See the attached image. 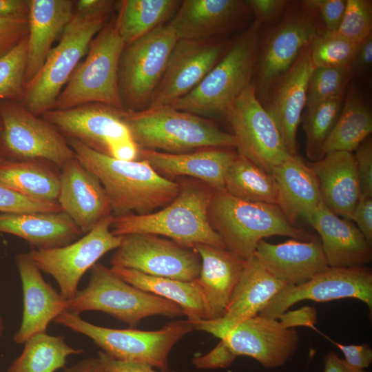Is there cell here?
<instances>
[{
  "label": "cell",
  "instance_id": "obj_15",
  "mask_svg": "<svg viewBox=\"0 0 372 372\" xmlns=\"http://www.w3.org/2000/svg\"><path fill=\"white\" fill-rule=\"evenodd\" d=\"M113 217L103 218L92 230L68 245L51 249H34L29 252L39 269L54 278L65 300L76 295L85 272L103 256L121 245L123 236L111 231Z\"/></svg>",
  "mask_w": 372,
  "mask_h": 372
},
{
  "label": "cell",
  "instance_id": "obj_34",
  "mask_svg": "<svg viewBox=\"0 0 372 372\" xmlns=\"http://www.w3.org/2000/svg\"><path fill=\"white\" fill-rule=\"evenodd\" d=\"M111 269L132 285L176 303L193 324L206 320L203 296L196 280L182 281L156 277L122 267H112Z\"/></svg>",
  "mask_w": 372,
  "mask_h": 372
},
{
  "label": "cell",
  "instance_id": "obj_24",
  "mask_svg": "<svg viewBox=\"0 0 372 372\" xmlns=\"http://www.w3.org/2000/svg\"><path fill=\"white\" fill-rule=\"evenodd\" d=\"M254 255L265 271L289 286L302 285L329 267L320 240L316 238L279 244L262 240Z\"/></svg>",
  "mask_w": 372,
  "mask_h": 372
},
{
  "label": "cell",
  "instance_id": "obj_22",
  "mask_svg": "<svg viewBox=\"0 0 372 372\" xmlns=\"http://www.w3.org/2000/svg\"><path fill=\"white\" fill-rule=\"evenodd\" d=\"M309 45L269 91L271 96L265 107L291 156L298 155L297 131L306 107L308 82L314 68Z\"/></svg>",
  "mask_w": 372,
  "mask_h": 372
},
{
  "label": "cell",
  "instance_id": "obj_31",
  "mask_svg": "<svg viewBox=\"0 0 372 372\" xmlns=\"http://www.w3.org/2000/svg\"><path fill=\"white\" fill-rule=\"evenodd\" d=\"M271 174L278 188L277 207L291 224L307 220L322 202L314 172L298 155L289 156Z\"/></svg>",
  "mask_w": 372,
  "mask_h": 372
},
{
  "label": "cell",
  "instance_id": "obj_9",
  "mask_svg": "<svg viewBox=\"0 0 372 372\" xmlns=\"http://www.w3.org/2000/svg\"><path fill=\"white\" fill-rule=\"evenodd\" d=\"M124 46L116 28V17H112L92 40L85 59L60 92L54 109L99 103L123 110L118 90V68Z\"/></svg>",
  "mask_w": 372,
  "mask_h": 372
},
{
  "label": "cell",
  "instance_id": "obj_47",
  "mask_svg": "<svg viewBox=\"0 0 372 372\" xmlns=\"http://www.w3.org/2000/svg\"><path fill=\"white\" fill-rule=\"evenodd\" d=\"M354 155L361 193L372 196V139L366 138L355 150Z\"/></svg>",
  "mask_w": 372,
  "mask_h": 372
},
{
  "label": "cell",
  "instance_id": "obj_13",
  "mask_svg": "<svg viewBox=\"0 0 372 372\" xmlns=\"http://www.w3.org/2000/svg\"><path fill=\"white\" fill-rule=\"evenodd\" d=\"M225 115L233 130L238 154L264 171L271 174L290 156L252 83L238 95Z\"/></svg>",
  "mask_w": 372,
  "mask_h": 372
},
{
  "label": "cell",
  "instance_id": "obj_11",
  "mask_svg": "<svg viewBox=\"0 0 372 372\" xmlns=\"http://www.w3.org/2000/svg\"><path fill=\"white\" fill-rule=\"evenodd\" d=\"M178 40L172 28L164 24L125 45L118 68V90L124 111L148 107Z\"/></svg>",
  "mask_w": 372,
  "mask_h": 372
},
{
  "label": "cell",
  "instance_id": "obj_37",
  "mask_svg": "<svg viewBox=\"0 0 372 372\" xmlns=\"http://www.w3.org/2000/svg\"><path fill=\"white\" fill-rule=\"evenodd\" d=\"M23 344L21 353L6 372H55L65 368L68 356L84 352L68 344L63 335L46 332L32 335Z\"/></svg>",
  "mask_w": 372,
  "mask_h": 372
},
{
  "label": "cell",
  "instance_id": "obj_3",
  "mask_svg": "<svg viewBox=\"0 0 372 372\" xmlns=\"http://www.w3.org/2000/svg\"><path fill=\"white\" fill-rule=\"evenodd\" d=\"M123 120L138 149L180 154L205 148H236L232 134L203 116L172 106L123 112Z\"/></svg>",
  "mask_w": 372,
  "mask_h": 372
},
{
  "label": "cell",
  "instance_id": "obj_19",
  "mask_svg": "<svg viewBox=\"0 0 372 372\" xmlns=\"http://www.w3.org/2000/svg\"><path fill=\"white\" fill-rule=\"evenodd\" d=\"M236 358L245 355L271 369L283 365L296 351L300 337L276 319L256 315L220 338Z\"/></svg>",
  "mask_w": 372,
  "mask_h": 372
},
{
  "label": "cell",
  "instance_id": "obj_54",
  "mask_svg": "<svg viewBox=\"0 0 372 372\" xmlns=\"http://www.w3.org/2000/svg\"><path fill=\"white\" fill-rule=\"evenodd\" d=\"M30 0H0V18L28 21Z\"/></svg>",
  "mask_w": 372,
  "mask_h": 372
},
{
  "label": "cell",
  "instance_id": "obj_38",
  "mask_svg": "<svg viewBox=\"0 0 372 372\" xmlns=\"http://www.w3.org/2000/svg\"><path fill=\"white\" fill-rule=\"evenodd\" d=\"M225 189L238 198L277 206L278 188L271 174L237 154L225 176Z\"/></svg>",
  "mask_w": 372,
  "mask_h": 372
},
{
  "label": "cell",
  "instance_id": "obj_41",
  "mask_svg": "<svg viewBox=\"0 0 372 372\" xmlns=\"http://www.w3.org/2000/svg\"><path fill=\"white\" fill-rule=\"evenodd\" d=\"M352 77L349 65L313 68L308 82L305 107L343 96Z\"/></svg>",
  "mask_w": 372,
  "mask_h": 372
},
{
  "label": "cell",
  "instance_id": "obj_59",
  "mask_svg": "<svg viewBox=\"0 0 372 372\" xmlns=\"http://www.w3.org/2000/svg\"><path fill=\"white\" fill-rule=\"evenodd\" d=\"M2 128V123H1V121H0V130H1Z\"/></svg>",
  "mask_w": 372,
  "mask_h": 372
},
{
  "label": "cell",
  "instance_id": "obj_8",
  "mask_svg": "<svg viewBox=\"0 0 372 372\" xmlns=\"http://www.w3.org/2000/svg\"><path fill=\"white\" fill-rule=\"evenodd\" d=\"M67 302L69 312L79 315L87 311H101L132 328L149 316L184 315L176 303L132 285L99 262L90 269L86 287Z\"/></svg>",
  "mask_w": 372,
  "mask_h": 372
},
{
  "label": "cell",
  "instance_id": "obj_42",
  "mask_svg": "<svg viewBox=\"0 0 372 372\" xmlns=\"http://www.w3.org/2000/svg\"><path fill=\"white\" fill-rule=\"evenodd\" d=\"M28 37L0 58V99L21 102L25 90Z\"/></svg>",
  "mask_w": 372,
  "mask_h": 372
},
{
  "label": "cell",
  "instance_id": "obj_7",
  "mask_svg": "<svg viewBox=\"0 0 372 372\" xmlns=\"http://www.w3.org/2000/svg\"><path fill=\"white\" fill-rule=\"evenodd\" d=\"M53 321L90 338L102 351L116 360L146 364L161 371H168L169 355L175 344L195 330L188 320L172 321L156 331L112 329L88 322L68 311Z\"/></svg>",
  "mask_w": 372,
  "mask_h": 372
},
{
  "label": "cell",
  "instance_id": "obj_20",
  "mask_svg": "<svg viewBox=\"0 0 372 372\" xmlns=\"http://www.w3.org/2000/svg\"><path fill=\"white\" fill-rule=\"evenodd\" d=\"M288 286L265 271L253 255L246 260L244 271L224 315L215 320L194 323L195 330L209 333L220 339L244 321L259 314Z\"/></svg>",
  "mask_w": 372,
  "mask_h": 372
},
{
  "label": "cell",
  "instance_id": "obj_46",
  "mask_svg": "<svg viewBox=\"0 0 372 372\" xmlns=\"http://www.w3.org/2000/svg\"><path fill=\"white\" fill-rule=\"evenodd\" d=\"M28 21L0 18V58L28 36Z\"/></svg>",
  "mask_w": 372,
  "mask_h": 372
},
{
  "label": "cell",
  "instance_id": "obj_51",
  "mask_svg": "<svg viewBox=\"0 0 372 372\" xmlns=\"http://www.w3.org/2000/svg\"><path fill=\"white\" fill-rule=\"evenodd\" d=\"M333 342L343 353L344 360L351 366L364 369L371 364L372 349L369 344L345 345Z\"/></svg>",
  "mask_w": 372,
  "mask_h": 372
},
{
  "label": "cell",
  "instance_id": "obj_58",
  "mask_svg": "<svg viewBox=\"0 0 372 372\" xmlns=\"http://www.w3.org/2000/svg\"><path fill=\"white\" fill-rule=\"evenodd\" d=\"M3 330H4L3 321L2 318L0 316V338H1L3 335Z\"/></svg>",
  "mask_w": 372,
  "mask_h": 372
},
{
  "label": "cell",
  "instance_id": "obj_36",
  "mask_svg": "<svg viewBox=\"0 0 372 372\" xmlns=\"http://www.w3.org/2000/svg\"><path fill=\"white\" fill-rule=\"evenodd\" d=\"M180 3L179 0L117 1L116 25L125 45L164 25L175 14Z\"/></svg>",
  "mask_w": 372,
  "mask_h": 372
},
{
  "label": "cell",
  "instance_id": "obj_17",
  "mask_svg": "<svg viewBox=\"0 0 372 372\" xmlns=\"http://www.w3.org/2000/svg\"><path fill=\"white\" fill-rule=\"evenodd\" d=\"M348 298L362 301L371 313L372 271L369 267H329L302 285L287 287L258 315L277 319L302 300L322 302Z\"/></svg>",
  "mask_w": 372,
  "mask_h": 372
},
{
  "label": "cell",
  "instance_id": "obj_45",
  "mask_svg": "<svg viewBox=\"0 0 372 372\" xmlns=\"http://www.w3.org/2000/svg\"><path fill=\"white\" fill-rule=\"evenodd\" d=\"M303 1L313 8L318 15H320L325 30L337 32L344 17L347 1L306 0Z\"/></svg>",
  "mask_w": 372,
  "mask_h": 372
},
{
  "label": "cell",
  "instance_id": "obj_6",
  "mask_svg": "<svg viewBox=\"0 0 372 372\" xmlns=\"http://www.w3.org/2000/svg\"><path fill=\"white\" fill-rule=\"evenodd\" d=\"M112 12H75L52 48L42 68L24 90L21 103L37 116L54 109L56 100L86 55L96 34L109 21Z\"/></svg>",
  "mask_w": 372,
  "mask_h": 372
},
{
  "label": "cell",
  "instance_id": "obj_48",
  "mask_svg": "<svg viewBox=\"0 0 372 372\" xmlns=\"http://www.w3.org/2000/svg\"><path fill=\"white\" fill-rule=\"evenodd\" d=\"M261 24L275 21L285 13L289 3L286 0H248L245 1Z\"/></svg>",
  "mask_w": 372,
  "mask_h": 372
},
{
  "label": "cell",
  "instance_id": "obj_18",
  "mask_svg": "<svg viewBox=\"0 0 372 372\" xmlns=\"http://www.w3.org/2000/svg\"><path fill=\"white\" fill-rule=\"evenodd\" d=\"M225 48L218 38L178 39L148 107L170 105L189 92L221 59Z\"/></svg>",
  "mask_w": 372,
  "mask_h": 372
},
{
  "label": "cell",
  "instance_id": "obj_28",
  "mask_svg": "<svg viewBox=\"0 0 372 372\" xmlns=\"http://www.w3.org/2000/svg\"><path fill=\"white\" fill-rule=\"evenodd\" d=\"M307 220L320 235L329 267H363L371 262V245L357 226L333 214L323 202Z\"/></svg>",
  "mask_w": 372,
  "mask_h": 372
},
{
  "label": "cell",
  "instance_id": "obj_57",
  "mask_svg": "<svg viewBox=\"0 0 372 372\" xmlns=\"http://www.w3.org/2000/svg\"><path fill=\"white\" fill-rule=\"evenodd\" d=\"M63 372H107V371L97 356L84 358L70 367H65Z\"/></svg>",
  "mask_w": 372,
  "mask_h": 372
},
{
  "label": "cell",
  "instance_id": "obj_25",
  "mask_svg": "<svg viewBox=\"0 0 372 372\" xmlns=\"http://www.w3.org/2000/svg\"><path fill=\"white\" fill-rule=\"evenodd\" d=\"M237 154L231 148L218 147L180 154L139 149L138 160L147 161L166 178L189 177L219 191L225 189L226 172Z\"/></svg>",
  "mask_w": 372,
  "mask_h": 372
},
{
  "label": "cell",
  "instance_id": "obj_1",
  "mask_svg": "<svg viewBox=\"0 0 372 372\" xmlns=\"http://www.w3.org/2000/svg\"><path fill=\"white\" fill-rule=\"evenodd\" d=\"M76 158L100 180L114 216L144 215L164 207L178 195V181L160 175L143 159L124 161L98 153L66 138Z\"/></svg>",
  "mask_w": 372,
  "mask_h": 372
},
{
  "label": "cell",
  "instance_id": "obj_5",
  "mask_svg": "<svg viewBox=\"0 0 372 372\" xmlns=\"http://www.w3.org/2000/svg\"><path fill=\"white\" fill-rule=\"evenodd\" d=\"M261 25L255 21L193 90L169 105L200 116L225 115L251 83L260 50Z\"/></svg>",
  "mask_w": 372,
  "mask_h": 372
},
{
  "label": "cell",
  "instance_id": "obj_21",
  "mask_svg": "<svg viewBox=\"0 0 372 372\" xmlns=\"http://www.w3.org/2000/svg\"><path fill=\"white\" fill-rule=\"evenodd\" d=\"M57 202L83 234L103 218L113 215L109 198L100 180L76 156L61 169Z\"/></svg>",
  "mask_w": 372,
  "mask_h": 372
},
{
  "label": "cell",
  "instance_id": "obj_53",
  "mask_svg": "<svg viewBox=\"0 0 372 372\" xmlns=\"http://www.w3.org/2000/svg\"><path fill=\"white\" fill-rule=\"evenodd\" d=\"M372 63V34L364 39L359 45L357 53L350 64L353 76L364 74L369 70Z\"/></svg>",
  "mask_w": 372,
  "mask_h": 372
},
{
  "label": "cell",
  "instance_id": "obj_43",
  "mask_svg": "<svg viewBox=\"0 0 372 372\" xmlns=\"http://www.w3.org/2000/svg\"><path fill=\"white\" fill-rule=\"evenodd\" d=\"M372 3L369 0H347L342 23L337 32L359 44L371 34Z\"/></svg>",
  "mask_w": 372,
  "mask_h": 372
},
{
  "label": "cell",
  "instance_id": "obj_4",
  "mask_svg": "<svg viewBox=\"0 0 372 372\" xmlns=\"http://www.w3.org/2000/svg\"><path fill=\"white\" fill-rule=\"evenodd\" d=\"M208 218L225 248L245 260L265 238L284 236L302 241L315 238L291 224L276 205L244 200L225 190L214 191Z\"/></svg>",
  "mask_w": 372,
  "mask_h": 372
},
{
  "label": "cell",
  "instance_id": "obj_49",
  "mask_svg": "<svg viewBox=\"0 0 372 372\" xmlns=\"http://www.w3.org/2000/svg\"><path fill=\"white\" fill-rule=\"evenodd\" d=\"M235 359L236 357L220 340L207 353L194 358L192 364L198 369H216L229 366Z\"/></svg>",
  "mask_w": 372,
  "mask_h": 372
},
{
  "label": "cell",
  "instance_id": "obj_30",
  "mask_svg": "<svg viewBox=\"0 0 372 372\" xmlns=\"http://www.w3.org/2000/svg\"><path fill=\"white\" fill-rule=\"evenodd\" d=\"M309 167L317 178L323 203L335 215L351 220L362 194L353 152H331Z\"/></svg>",
  "mask_w": 372,
  "mask_h": 372
},
{
  "label": "cell",
  "instance_id": "obj_39",
  "mask_svg": "<svg viewBox=\"0 0 372 372\" xmlns=\"http://www.w3.org/2000/svg\"><path fill=\"white\" fill-rule=\"evenodd\" d=\"M343 96L306 107L302 114L301 121L306 135V154L313 162L323 157L322 146L340 115Z\"/></svg>",
  "mask_w": 372,
  "mask_h": 372
},
{
  "label": "cell",
  "instance_id": "obj_16",
  "mask_svg": "<svg viewBox=\"0 0 372 372\" xmlns=\"http://www.w3.org/2000/svg\"><path fill=\"white\" fill-rule=\"evenodd\" d=\"M110 264L114 267L182 281L198 279L201 267L200 258L194 247L149 234L123 236Z\"/></svg>",
  "mask_w": 372,
  "mask_h": 372
},
{
  "label": "cell",
  "instance_id": "obj_40",
  "mask_svg": "<svg viewBox=\"0 0 372 372\" xmlns=\"http://www.w3.org/2000/svg\"><path fill=\"white\" fill-rule=\"evenodd\" d=\"M359 45L347 40L337 32L322 30L309 45L313 65L314 68L350 65Z\"/></svg>",
  "mask_w": 372,
  "mask_h": 372
},
{
  "label": "cell",
  "instance_id": "obj_44",
  "mask_svg": "<svg viewBox=\"0 0 372 372\" xmlns=\"http://www.w3.org/2000/svg\"><path fill=\"white\" fill-rule=\"evenodd\" d=\"M58 202L34 200L0 183V213L59 212Z\"/></svg>",
  "mask_w": 372,
  "mask_h": 372
},
{
  "label": "cell",
  "instance_id": "obj_52",
  "mask_svg": "<svg viewBox=\"0 0 372 372\" xmlns=\"http://www.w3.org/2000/svg\"><path fill=\"white\" fill-rule=\"evenodd\" d=\"M104 364L107 372H178L176 371H157L153 366L138 362L116 360L102 351L97 355Z\"/></svg>",
  "mask_w": 372,
  "mask_h": 372
},
{
  "label": "cell",
  "instance_id": "obj_2",
  "mask_svg": "<svg viewBox=\"0 0 372 372\" xmlns=\"http://www.w3.org/2000/svg\"><path fill=\"white\" fill-rule=\"evenodd\" d=\"M178 182V195L163 209L144 215L114 216L112 234L118 236L149 234L165 236L189 247L205 244L225 248L208 218V208L214 190L193 178Z\"/></svg>",
  "mask_w": 372,
  "mask_h": 372
},
{
  "label": "cell",
  "instance_id": "obj_10",
  "mask_svg": "<svg viewBox=\"0 0 372 372\" xmlns=\"http://www.w3.org/2000/svg\"><path fill=\"white\" fill-rule=\"evenodd\" d=\"M124 110L99 103L51 110L41 116L65 138L79 141L101 154L124 161L138 160L139 149L123 120Z\"/></svg>",
  "mask_w": 372,
  "mask_h": 372
},
{
  "label": "cell",
  "instance_id": "obj_56",
  "mask_svg": "<svg viewBox=\"0 0 372 372\" xmlns=\"http://www.w3.org/2000/svg\"><path fill=\"white\" fill-rule=\"evenodd\" d=\"M324 372H370L351 366L344 359L340 358L333 351H329L324 358Z\"/></svg>",
  "mask_w": 372,
  "mask_h": 372
},
{
  "label": "cell",
  "instance_id": "obj_26",
  "mask_svg": "<svg viewBox=\"0 0 372 372\" xmlns=\"http://www.w3.org/2000/svg\"><path fill=\"white\" fill-rule=\"evenodd\" d=\"M248 10L245 1L184 0L169 25L178 39H216L234 29Z\"/></svg>",
  "mask_w": 372,
  "mask_h": 372
},
{
  "label": "cell",
  "instance_id": "obj_12",
  "mask_svg": "<svg viewBox=\"0 0 372 372\" xmlns=\"http://www.w3.org/2000/svg\"><path fill=\"white\" fill-rule=\"evenodd\" d=\"M0 158H41L61 169L75 157L66 138L51 123L27 110L20 102L0 99Z\"/></svg>",
  "mask_w": 372,
  "mask_h": 372
},
{
  "label": "cell",
  "instance_id": "obj_50",
  "mask_svg": "<svg viewBox=\"0 0 372 372\" xmlns=\"http://www.w3.org/2000/svg\"><path fill=\"white\" fill-rule=\"evenodd\" d=\"M351 221L366 241L372 244V196L361 194L351 216Z\"/></svg>",
  "mask_w": 372,
  "mask_h": 372
},
{
  "label": "cell",
  "instance_id": "obj_29",
  "mask_svg": "<svg viewBox=\"0 0 372 372\" xmlns=\"http://www.w3.org/2000/svg\"><path fill=\"white\" fill-rule=\"evenodd\" d=\"M72 0H30L25 87L42 68L74 14Z\"/></svg>",
  "mask_w": 372,
  "mask_h": 372
},
{
  "label": "cell",
  "instance_id": "obj_32",
  "mask_svg": "<svg viewBox=\"0 0 372 372\" xmlns=\"http://www.w3.org/2000/svg\"><path fill=\"white\" fill-rule=\"evenodd\" d=\"M0 232L21 238L37 249L64 247L83 234L63 211L1 213Z\"/></svg>",
  "mask_w": 372,
  "mask_h": 372
},
{
  "label": "cell",
  "instance_id": "obj_14",
  "mask_svg": "<svg viewBox=\"0 0 372 372\" xmlns=\"http://www.w3.org/2000/svg\"><path fill=\"white\" fill-rule=\"evenodd\" d=\"M321 30L318 14L313 8L304 1L293 6L289 3L281 21L259 50L255 72L256 94H268Z\"/></svg>",
  "mask_w": 372,
  "mask_h": 372
},
{
  "label": "cell",
  "instance_id": "obj_35",
  "mask_svg": "<svg viewBox=\"0 0 372 372\" xmlns=\"http://www.w3.org/2000/svg\"><path fill=\"white\" fill-rule=\"evenodd\" d=\"M371 132V112L360 92L351 85L337 121L322 146V155L335 151L352 152Z\"/></svg>",
  "mask_w": 372,
  "mask_h": 372
},
{
  "label": "cell",
  "instance_id": "obj_55",
  "mask_svg": "<svg viewBox=\"0 0 372 372\" xmlns=\"http://www.w3.org/2000/svg\"><path fill=\"white\" fill-rule=\"evenodd\" d=\"M117 2L111 0H79L75 1L74 12L79 13H91L110 11L116 7Z\"/></svg>",
  "mask_w": 372,
  "mask_h": 372
},
{
  "label": "cell",
  "instance_id": "obj_23",
  "mask_svg": "<svg viewBox=\"0 0 372 372\" xmlns=\"http://www.w3.org/2000/svg\"><path fill=\"white\" fill-rule=\"evenodd\" d=\"M15 262L22 283L23 307L21 323L13 340L23 344L34 335L45 333L50 322L68 310V302L45 280L29 252L18 254Z\"/></svg>",
  "mask_w": 372,
  "mask_h": 372
},
{
  "label": "cell",
  "instance_id": "obj_33",
  "mask_svg": "<svg viewBox=\"0 0 372 372\" xmlns=\"http://www.w3.org/2000/svg\"><path fill=\"white\" fill-rule=\"evenodd\" d=\"M60 182L61 169L50 161L0 158V183L30 198L57 202Z\"/></svg>",
  "mask_w": 372,
  "mask_h": 372
},
{
  "label": "cell",
  "instance_id": "obj_27",
  "mask_svg": "<svg viewBox=\"0 0 372 372\" xmlns=\"http://www.w3.org/2000/svg\"><path fill=\"white\" fill-rule=\"evenodd\" d=\"M194 248L201 262L196 281L203 296L205 320H215L224 315L246 260L225 248L205 244L196 245Z\"/></svg>",
  "mask_w": 372,
  "mask_h": 372
}]
</instances>
